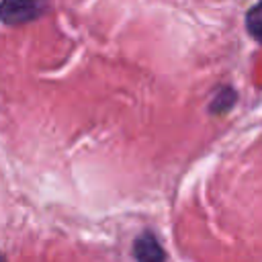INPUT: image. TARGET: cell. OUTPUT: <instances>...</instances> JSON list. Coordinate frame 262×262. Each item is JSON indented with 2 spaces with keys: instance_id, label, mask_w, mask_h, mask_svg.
<instances>
[{
  "instance_id": "277c9868",
  "label": "cell",
  "mask_w": 262,
  "mask_h": 262,
  "mask_svg": "<svg viewBox=\"0 0 262 262\" xmlns=\"http://www.w3.org/2000/svg\"><path fill=\"white\" fill-rule=\"evenodd\" d=\"M233 102H235V92H233V88L225 86V88H221V90L213 96L211 111H213V113H223V111H227Z\"/></svg>"
},
{
  "instance_id": "6da1fadb",
  "label": "cell",
  "mask_w": 262,
  "mask_h": 262,
  "mask_svg": "<svg viewBox=\"0 0 262 262\" xmlns=\"http://www.w3.org/2000/svg\"><path fill=\"white\" fill-rule=\"evenodd\" d=\"M47 10V0H2L0 20L4 25H23L39 18Z\"/></svg>"
},
{
  "instance_id": "5b68a950",
  "label": "cell",
  "mask_w": 262,
  "mask_h": 262,
  "mask_svg": "<svg viewBox=\"0 0 262 262\" xmlns=\"http://www.w3.org/2000/svg\"><path fill=\"white\" fill-rule=\"evenodd\" d=\"M0 262H6V258L2 256V252H0Z\"/></svg>"
},
{
  "instance_id": "7a4b0ae2",
  "label": "cell",
  "mask_w": 262,
  "mask_h": 262,
  "mask_svg": "<svg viewBox=\"0 0 262 262\" xmlns=\"http://www.w3.org/2000/svg\"><path fill=\"white\" fill-rule=\"evenodd\" d=\"M133 254L137 262H164L166 260V254L151 231H143L133 242Z\"/></svg>"
},
{
  "instance_id": "3957f363",
  "label": "cell",
  "mask_w": 262,
  "mask_h": 262,
  "mask_svg": "<svg viewBox=\"0 0 262 262\" xmlns=\"http://www.w3.org/2000/svg\"><path fill=\"white\" fill-rule=\"evenodd\" d=\"M246 27L252 33V37L262 43V0L256 6H252L250 12L246 14Z\"/></svg>"
}]
</instances>
